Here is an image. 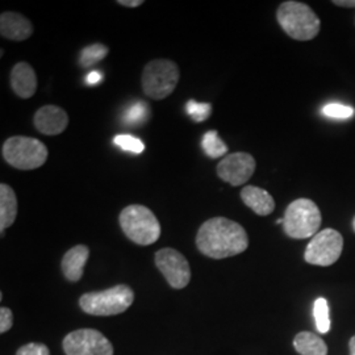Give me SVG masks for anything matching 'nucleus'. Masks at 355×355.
<instances>
[{
	"instance_id": "9d476101",
	"label": "nucleus",
	"mask_w": 355,
	"mask_h": 355,
	"mask_svg": "<svg viewBox=\"0 0 355 355\" xmlns=\"http://www.w3.org/2000/svg\"><path fill=\"white\" fill-rule=\"evenodd\" d=\"M155 265L173 288L182 290L189 286L191 280L190 263L184 255L175 249L165 248L157 252Z\"/></svg>"
},
{
	"instance_id": "0eeeda50",
	"label": "nucleus",
	"mask_w": 355,
	"mask_h": 355,
	"mask_svg": "<svg viewBox=\"0 0 355 355\" xmlns=\"http://www.w3.org/2000/svg\"><path fill=\"white\" fill-rule=\"evenodd\" d=\"M1 154L8 165L19 170H35L48 159V148L32 137L15 136L3 144Z\"/></svg>"
},
{
	"instance_id": "f3484780",
	"label": "nucleus",
	"mask_w": 355,
	"mask_h": 355,
	"mask_svg": "<svg viewBox=\"0 0 355 355\" xmlns=\"http://www.w3.org/2000/svg\"><path fill=\"white\" fill-rule=\"evenodd\" d=\"M17 216V198L15 191L6 183L0 184V230L10 228Z\"/></svg>"
},
{
	"instance_id": "c756f323",
	"label": "nucleus",
	"mask_w": 355,
	"mask_h": 355,
	"mask_svg": "<svg viewBox=\"0 0 355 355\" xmlns=\"http://www.w3.org/2000/svg\"><path fill=\"white\" fill-rule=\"evenodd\" d=\"M333 3L340 7H349V8L355 7V0H334Z\"/></svg>"
},
{
	"instance_id": "cd10ccee",
	"label": "nucleus",
	"mask_w": 355,
	"mask_h": 355,
	"mask_svg": "<svg viewBox=\"0 0 355 355\" xmlns=\"http://www.w3.org/2000/svg\"><path fill=\"white\" fill-rule=\"evenodd\" d=\"M103 80L102 73L99 71H91L89 76H87V83L91 86H95V85H99Z\"/></svg>"
},
{
	"instance_id": "f03ea898",
	"label": "nucleus",
	"mask_w": 355,
	"mask_h": 355,
	"mask_svg": "<svg viewBox=\"0 0 355 355\" xmlns=\"http://www.w3.org/2000/svg\"><path fill=\"white\" fill-rule=\"evenodd\" d=\"M282 29L293 40L309 41L318 35L321 21L313 10L300 1H284L277 11Z\"/></svg>"
},
{
	"instance_id": "ddd939ff",
	"label": "nucleus",
	"mask_w": 355,
	"mask_h": 355,
	"mask_svg": "<svg viewBox=\"0 0 355 355\" xmlns=\"http://www.w3.org/2000/svg\"><path fill=\"white\" fill-rule=\"evenodd\" d=\"M0 33L11 41H24L32 36L33 26L20 13L4 12L0 16Z\"/></svg>"
},
{
	"instance_id": "393cba45",
	"label": "nucleus",
	"mask_w": 355,
	"mask_h": 355,
	"mask_svg": "<svg viewBox=\"0 0 355 355\" xmlns=\"http://www.w3.org/2000/svg\"><path fill=\"white\" fill-rule=\"evenodd\" d=\"M114 145H117L120 149L133 154H141L145 150V144L130 135H117L114 139Z\"/></svg>"
},
{
	"instance_id": "4468645a",
	"label": "nucleus",
	"mask_w": 355,
	"mask_h": 355,
	"mask_svg": "<svg viewBox=\"0 0 355 355\" xmlns=\"http://www.w3.org/2000/svg\"><path fill=\"white\" fill-rule=\"evenodd\" d=\"M11 86L19 98H32L37 89V76L33 67L26 62L15 64L11 71Z\"/></svg>"
},
{
	"instance_id": "2eb2a0df",
	"label": "nucleus",
	"mask_w": 355,
	"mask_h": 355,
	"mask_svg": "<svg viewBox=\"0 0 355 355\" xmlns=\"http://www.w3.org/2000/svg\"><path fill=\"white\" fill-rule=\"evenodd\" d=\"M89 257V249L86 245H76L66 252L61 263L64 278L70 282L80 280Z\"/></svg>"
},
{
	"instance_id": "7ed1b4c3",
	"label": "nucleus",
	"mask_w": 355,
	"mask_h": 355,
	"mask_svg": "<svg viewBox=\"0 0 355 355\" xmlns=\"http://www.w3.org/2000/svg\"><path fill=\"white\" fill-rule=\"evenodd\" d=\"M120 225L130 241L148 246L158 241L161 225L152 211L140 204H132L124 208L119 217Z\"/></svg>"
},
{
	"instance_id": "bb28decb",
	"label": "nucleus",
	"mask_w": 355,
	"mask_h": 355,
	"mask_svg": "<svg viewBox=\"0 0 355 355\" xmlns=\"http://www.w3.org/2000/svg\"><path fill=\"white\" fill-rule=\"evenodd\" d=\"M13 315L10 308L0 309V333H6L12 328Z\"/></svg>"
},
{
	"instance_id": "7c9ffc66",
	"label": "nucleus",
	"mask_w": 355,
	"mask_h": 355,
	"mask_svg": "<svg viewBox=\"0 0 355 355\" xmlns=\"http://www.w3.org/2000/svg\"><path fill=\"white\" fill-rule=\"evenodd\" d=\"M350 355H355V336L350 340Z\"/></svg>"
},
{
	"instance_id": "c85d7f7f",
	"label": "nucleus",
	"mask_w": 355,
	"mask_h": 355,
	"mask_svg": "<svg viewBox=\"0 0 355 355\" xmlns=\"http://www.w3.org/2000/svg\"><path fill=\"white\" fill-rule=\"evenodd\" d=\"M117 3L124 6V7H129V8H136V7H139L141 4H144L142 0H119Z\"/></svg>"
},
{
	"instance_id": "20e7f679",
	"label": "nucleus",
	"mask_w": 355,
	"mask_h": 355,
	"mask_svg": "<svg viewBox=\"0 0 355 355\" xmlns=\"http://www.w3.org/2000/svg\"><path fill=\"white\" fill-rule=\"evenodd\" d=\"M135 293L125 284H117L112 288L85 293L79 299L80 308L92 316H114L125 312L133 304Z\"/></svg>"
},
{
	"instance_id": "aec40b11",
	"label": "nucleus",
	"mask_w": 355,
	"mask_h": 355,
	"mask_svg": "<svg viewBox=\"0 0 355 355\" xmlns=\"http://www.w3.org/2000/svg\"><path fill=\"white\" fill-rule=\"evenodd\" d=\"M108 48L103 44H92L80 51L79 64L82 67H91L101 62L108 54Z\"/></svg>"
},
{
	"instance_id": "f257e3e1",
	"label": "nucleus",
	"mask_w": 355,
	"mask_h": 355,
	"mask_svg": "<svg viewBox=\"0 0 355 355\" xmlns=\"http://www.w3.org/2000/svg\"><path fill=\"white\" fill-rule=\"evenodd\" d=\"M198 249L214 259L241 254L249 246L246 230L227 217H214L204 223L196 236Z\"/></svg>"
},
{
	"instance_id": "b1692460",
	"label": "nucleus",
	"mask_w": 355,
	"mask_h": 355,
	"mask_svg": "<svg viewBox=\"0 0 355 355\" xmlns=\"http://www.w3.org/2000/svg\"><path fill=\"white\" fill-rule=\"evenodd\" d=\"M186 112L195 123L205 121L212 112V105L209 103H199L189 101L186 104Z\"/></svg>"
},
{
	"instance_id": "a211bd4d",
	"label": "nucleus",
	"mask_w": 355,
	"mask_h": 355,
	"mask_svg": "<svg viewBox=\"0 0 355 355\" xmlns=\"http://www.w3.org/2000/svg\"><path fill=\"white\" fill-rule=\"evenodd\" d=\"M293 346L296 352L302 355L328 354V346L325 341L318 334L309 331L299 333L293 340Z\"/></svg>"
},
{
	"instance_id": "6e6552de",
	"label": "nucleus",
	"mask_w": 355,
	"mask_h": 355,
	"mask_svg": "<svg viewBox=\"0 0 355 355\" xmlns=\"http://www.w3.org/2000/svg\"><path fill=\"white\" fill-rule=\"evenodd\" d=\"M343 249V239L334 229H324L312 237L305 249L304 259L315 266H330L338 261Z\"/></svg>"
},
{
	"instance_id": "f8f14e48",
	"label": "nucleus",
	"mask_w": 355,
	"mask_h": 355,
	"mask_svg": "<svg viewBox=\"0 0 355 355\" xmlns=\"http://www.w3.org/2000/svg\"><path fill=\"white\" fill-rule=\"evenodd\" d=\"M33 121L35 127L42 135L57 136L69 125V116L64 110L57 105H45L35 114Z\"/></svg>"
},
{
	"instance_id": "1a4fd4ad",
	"label": "nucleus",
	"mask_w": 355,
	"mask_h": 355,
	"mask_svg": "<svg viewBox=\"0 0 355 355\" xmlns=\"http://www.w3.org/2000/svg\"><path fill=\"white\" fill-rule=\"evenodd\" d=\"M66 355H114V346L110 340L95 329H79L64 337Z\"/></svg>"
},
{
	"instance_id": "5701e85b",
	"label": "nucleus",
	"mask_w": 355,
	"mask_h": 355,
	"mask_svg": "<svg viewBox=\"0 0 355 355\" xmlns=\"http://www.w3.org/2000/svg\"><path fill=\"white\" fill-rule=\"evenodd\" d=\"M322 114H325L329 119H337V120H349L355 116V110L340 104V103H329L322 107Z\"/></svg>"
},
{
	"instance_id": "39448f33",
	"label": "nucleus",
	"mask_w": 355,
	"mask_h": 355,
	"mask_svg": "<svg viewBox=\"0 0 355 355\" xmlns=\"http://www.w3.org/2000/svg\"><path fill=\"white\" fill-rule=\"evenodd\" d=\"M283 220V229L288 237L304 240L318 234L322 217L315 202L302 198L287 207Z\"/></svg>"
},
{
	"instance_id": "6ab92c4d",
	"label": "nucleus",
	"mask_w": 355,
	"mask_h": 355,
	"mask_svg": "<svg viewBox=\"0 0 355 355\" xmlns=\"http://www.w3.org/2000/svg\"><path fill=\"white\" fill-rule=\"evenodd\" d=\"M202 145L204 152L209 158H220L228 153L227 144L218 137V133L216 130H209L204 135Z\"/></svg>"
},
{
	"instance_id": "dca6fc26",
	"label": "nucleus",
	"mask_w": 355,
	"mask_h": 355,
	"mask_svg": "<svg viewBox=\"0 0 355 355\" xmlns=\"http://www.w3.org/2000/svg\"><path fill=\"white\" fill-rule=\"evenodd\" d=\"M242 202L258 216L271 215L275 209L274 198L263 189L246 186L241 191Z\"/></svg>"
},
{
	"instance_id": "412c9836",
	"label": "nucleus",
	"mask_w": 355,
	"mask_h": 355,
	"mask_svg": "<svg viewBox=\"0 0 355 355\" xmlns=\"http://www.w3.org/2000/svg\"><path fill=\"white\" fill-rule=\"evenodd\" d=\"M148 116H149V105L145 102L137 101L129 105V108L123 114V121L128 125L136 127V125L144 124Z\"/></svg>"
},
{
	"instance_id": "a878e982",
	"label": "nucleus",
	"mask_w": 355,
	"mask_h": 355,
	"mask_svg": "<svg viewBox=\"0 0 355 355\" xmlns=\"http://www.w3.org/2000/svg\"><path fill=\"white\" fill-rule=\"evenodd\" d=\"M16 355H51V352L44 343H32L21 346Z\"/></svg>"
},
{
	"instance_id": "423d86ee",
	"label": "nucleus",
	"mask_w": 355,
	"mask_h": 355,
	"mask_svg": "<svg viewBox=\"0 0 355 355\" xmlns=\"http://www.w3.org/2000/svg\"><path fill=\"white\" fill-rule=\"evenodd\" d=\"M179 67L174 61L158 58L145 66L141 86L148 98L153 101H164L174 92L179 82Z\"/></svg>"
},
{
	"instance_id": "4be33fe9",
	"label": "nucleus",
	"mask_w": 355,
	"mask_h": 355,
	"mask_svg": "<svg viewBox=\"0 0 355 355\" xmlns=\"http://www.w3.org/2000/svg\"><path fill=\"white\" fill-rule=\"evenodd\" d=\"M313 318L316 321V328L320 333L325 334L330 330L329 305L327 299L318 297L313 305Z\"/></svg>"
},
{
	"instance_id": "9b49d317",
	"label": "nucleus",
	"mask_w": 355,
	"mask_h": 355,
	"mask_svg": "<svg viewBox=\"0 0 355 355\" xmlns=\"http://www.w3.org/2000/svg\"><path fill=\"white\" fill-rule=\"evenodd\" d=\"M255 171V159L249 153H233L217 165V175L233 187L245 184Z\"/></svg>"
},
{
	"instance_id": "2f4dec72",
	"label": "nucleus",
	"mask_w": 355,
	"mask_h": 355,
	"mask_svg": "<svg viewBox=\"0 0 355 355\" xmlns=\"http://www.w3.org/2000/svg\"><path fill=\"white\" fill-rule=\"evenodd\" d=\"M353 228H354V232H355V217H354V220H353Z\"/></svg>"
}]
</instances>
